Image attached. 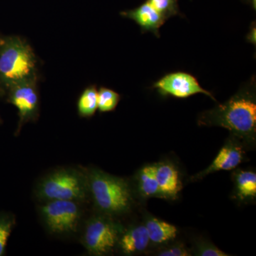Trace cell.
<instances>
[{"label":"cell","instance_id":"6da1fadb","mask_svg":"<svg viewBox=\"0 0 256 256\" xmlns=\"http://www.w3.org/2000/svg\"><path fill=\"white\" fill-rule=\"evenodd\" d=\"M200 126H220L236 137L254 141L256 134V80L240 88L224 104L203 112L198 120Z\"/></svg>","mask_w":256,"mask_h":256},{"label":"cell","instance_id":"7a4b0ae2","mask_svg":"<svg viewBox=\"0 0 256 256\" xmlns=\"http://www.w3.org/2000/svg\"><path fill=\"white\" fill-rule=\"evenodd\" d=\"M40 62L30 43L18 35L0 34V92L4 98L10 88L40 80Z\"/></svg>","mask_w":256,"mask_h":256},{"label":"cell","instance_id":"3957f363","mask_svg":"<svg viewBox=\"0 0 256 256\" xmlns=\"http://www.w3.org/2000/svg\"><path fill=\"white\" fill-rule=\"evenodd\" d=\"M87 178L88 191L99 210L108 214L117 215L130 208V188L124 178L99 170H92Z\"/></svg>","mask_w":256,"mask_h":256},{"label":"cell","instance_id":"277c9868","mask_svg":"<svg viewBox=\"0 0 256 256\" xmlns=\"http://www.w3.org/2000/svg\"><path fill=\"white\" fill-rule=\"evenodd\" d=\"M88 191L87 174L75 169L56 170L47 175L37 188V196L44 201L84 200Z\"/></svg>","mask_w":256,"mask_h":256},{"label":"cell","instance_id":"5b68a950","mask_svg":"<svg viewBox=\"0 0 256 256\" xmlns=\"http://www.w3.org/2000/svg\"><path fill=\"white\" fill-rule=\"evenodd\" d=\"M120 236L119 224L106 217H92L86 226L82 242L89 254L104 256L114 250Z\"/></svg>","mask_w":256,"mask_h":256},{"label":"cell","instance_id":"8992f818","mask_svg":"<svg viewBox=\"0 0 256 256\" xmlns=\"http://www.w3.org/2000/svg\"><path fill=\"white\" fill-rule=\"evenodd\" d=\"M41 214L50 233L68 234L76 232L80 218L77 202L53 200L42 206Z\"/></svg>","mask_w":256,"mask_h":256},{"label":"cell","instance_id":"52a82bcc","mask_svg":"<svg viewBox=\"0 0 256 256\" xmlns=\"http://www.w3.org/2000/svg\"><path fill=\"white\" fill-rule=\"evenodd\" d=\"M38 82V80L21 82L10 88L5 94L4 98L18 111V121L15 134H20L25 124L35 122L40 116Z\"/></svg>","mask_w":256,"mask_h":256},{"label":"cell","instance_id":"ba28073f","mask_svg":"<svg viewBox=\"0 0 256 256\" xmlns=\"http://www.w3.org/2000/svg\"><path fill=\"white\" fill-rule=\"evenodd\" d=\"M153 88L162 96H172L176 98H188L196 94H204L216 100L208 90L202 87L198 80L192 74L186 72H172L166 74L154 82Z\"/></svg>","mask_w":256,"mask_h":256},{"label":"cell","instance_id":"9c48e42d","mask_svg":"<svg viewBox=\"0 0 256 256\" xmlns=\"http://www.w3.org/2000/svg\"><path fill=\"white\" fill-rule=\"evenodd\" d=\"M121 15L138 24L143 33L152 32L156 37H160V28L164 24V18L148 2L136 9L124 12Z\"/></svg>","mask_w":256,"mask_h":256},{"label":"cell","instance_id":"30bf717a","mask_svg":"<svg viewBox=\"0 0 256 256\" xmlns=\"http://www.w3.org/2000/svg\"><path fill=\"white\" fill-rule=\"evenodd\" d=\"M242 150L236 143L229 142L220 149L212 164L196 176L202 178L206 175L218 171H229L236 168L242 163Z\"/></svg>","mask_w":256,"mask_h":256},{"label":"cell","instance_id":"8fae6325","mask_svg":"<svg viewBox=\"0 0 256 256\" xmlns=\"http://www.w3.org/2000/svg\"><path fill=\"white\" fill-rule=\"evenodd\" d=\"M156 178L162 198H174L182 188L178 170L171 163L156 164Z\"/></svg>","mask_w":256,"mask_h":256},{"label":"cell","instance_id":"7c38bea8","mask_svg":"<svg viewBox=\"0 0 256 256\" xmlns=\"http://www.w3.org/2000/svg\"><path fill=\"white\" fill-rule=\"evenodd\" d=\"M150 238L146 226L132 227L124 232L120 237V248L126 255H133L146 250Z\"/></svg>","mask_w":256,"mask_h":256},{"label":"cell","instance_id":"4fadbf2b","mask_svg":"<svg viewBox=\"0 0 256 256\" xmlns=\"http://www.w3.org/2000/svg\"><path fill=\"white\" fill-rule=\"evenodd\" d=\"M150 240L154 244H163L176 238L178 229L172 224L150 218L146 224Z\"/></svg>","mask_w":256,"mask_h":256},{"label":"cell","instance_id":"5bb4252c","mask_svg":"<svg viewBox=\"0 0 256 256\" xmlns=\"http://www.w3.org/2000/svg\"><path fill=\"white\" fill-rule=\"evenodd\" d=\"M138 184L143 196L162 197L156 178V164L148 165L140 170L138 174Z\"/></svg>","mask_w":256,"mask_h":256},{"label":"cell","instance_id":"9a60e30c","mask_svg":"<svg viewBox=\"0 0 256 256\" xmlns=\"http://www.w3.org/2000/svg\"><path fill=\"white\" fill-rule=\"evenodd\" d=\"M79 116L92 117L98 110V88L95 85L89 86L84 89L77 102Z\"/></svg>","mask_w":256,"mask_h":256},{"label":"cell","instance_id":"2e32d148","mask_svg":"<svg viewBox=\"0 0 256 256\" xmlns=\"http://www.w3.org/2000/svg\"><path fill=\"white\" fill-rule=\"evenodd\" d=\"M236 190L240 200L254 198L256 196V174L254 172H239L236 178Z\"/></svg>","mask_w":256,"mask_h":256},{"label":"cell","instance_id":"e0dca14e","mask_svg":"<svg viewBox=\"0 0 256 256\" xmlns=\"http://www.w3.org/2000/svg\"><path fill=\"white\" fill-rule=\"evenodd\" d=\"M120 96L118 92L106 87L98 90V110L100 112L114 111L118 105Z\"/></svg>","mask_w":256,"mask_h":256},{"label":"cell","instance_id":"ac0fdd59","mask_svg":"<svg viewBox=\"0 0 256 256\" xmlns=\"http://www.w3.org/2000/svg\"><path fill=\"white\" fill-rule=\"evenodd\" d=\"M15 225L14 216L8 213H0V256L6 252L8 240Z\"/></svg>","mask_w":256,"mask_h":256},{"label":"cell","instance_id":"d6986e66","mask_svg":"<svg viewBox=\"0 0 256 256\" xmlns=\"http://www.w3.org/2000/svg\"><path fill=\"white\" fill-rule=\"evenodd\" d=\"M148 2L166 20L178 14L175 0H148Z\"/></svg>","mask_w":256,"mask_h":256},{"label":"cell","instance_id":"ffe728a7","mask_svg":"<svg viewBox=\"0 0 256 256\" xmlns=\"http://www.w3.org/2000/svg\"><path fill=\"white\" fill-rule=\"evenodd\" d=\"M197 255L201 256H227L228 254L222 252L212 244H204L198 248Z\"/></svg>","mask_w":256,"mask_h":256},{"label":"cell","instance_id":"44dd1931","mask_svg":"<svg viewBox=\"0 0 256 256\" xmlns=\"http://www.w3.org/2000/svg\"><path fill=\"white\" fill-rule=\"evenodd\" d=\"M160 256H188L190 252L182 245H175L168 250H163L158 254Z\"/></svg>","mask_w":256,"mask_h":256},{"label":"cell","instance_id":"7402d4cb","mask_svg":"<svg viewBox=\"0 0 256 256\" xmlns=\"http://www.w3.org/2000/svg\"><path fill=\"white\" fill-rule=\"evenodd\" d=\"M256 24L255 23L252 24V28H250V32L247 35V41L256 44Z\"/></svg>","mask_w":256,"mask_h":256},{"label":"cell","instance_id":"603a6c76","mask_svg":"<svg viewBox=\"0 0 256 256\" xmlns=\"http://www.w3.org/2000/svg\"><path fill=\"white\" fill-rule=\"evenodd\" d=\"M252 2V4L254 5V8H256V0H250Z\"/></svg>","mask_w":256,"mask_h":256},{"label":"cell","instance_id":"cb8c5ba5","mask_svg":"<svg viewBox=\"0 0 256 256\" xmlns=\"http://www.w3.org/2000/svg\"><path fill=\"white\" fill-rule=\"evenodd\" d=\"M3 96L1 92H0V98H2Z\"/></svg>","mask_w":256,"mask_h":256},{"label":"cell","instance_id":"d4e9b609","mask_svg":"<svg viewBox=\"0 0 256 256\" xmlns=\"http://www.w3.org/2000/svg\"><path fill=\"white\" fill-rule=\"evenodd\" d=\"M2 124V120L1 117H0V124Z\"/></svg>","mask_w":256,"mask_h":256}]
</instances>
